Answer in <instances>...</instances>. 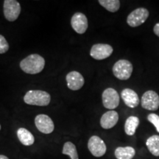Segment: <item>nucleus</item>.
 Here are the masks:
<instances>
[{"instance_id":"nucleus-8","label":"nucleus","mask_w":159,"mask_h":159,"mask_svg":"<svg viewBox=\"0 0 159 159\" xmlns=\"http://www.w3.org/2000/svg\"><path fill=\"white\" fill-rule=\"evenodd\" d=\"M35 124L38 130L44 134H49L53 132L55 125L49 116L46 114L37 115L35 119Z\"/></svg>"},{"instance_id":"nucleus-10","label":"nucleus","mask_w":159,"mask_h":159,"mask_svg":"<svg viewBox=\"0 0 159 159\" xmlns=\"http://www.w3.org/2000/svg\"><path fill=\"white\" fill-rule=\"evenodd\" d=\"M142 106L148 111H156L159 108V95L154 91H148L142 97Z\"/></svg>"},{"instance_id":"nucleus-9","label":"nucleus","mask_w":159,"mask_h":159,"mask_svg":"<svg viewBox=\"0 0 159 159\" xmlns=\"http://www.w3.org/2000/svg\"><path fill=\"white\" fill-rule=\"evenodd\" d=\"M102 99L103 105L107 109H115L119 105L118 92L112 88H108L103 91Z\"/></svg>"},{"instance_id":"nucleus-3","label":"nucleus","mask_w":159,"mask_h":159,"mask_svg":"<svg viewBox=\"0 0 159 159\" xmlns=\"http://www.w3.org/2000/svg\"><path fill=\"white\" fill-rule=\"evenodd\" d=\"M133 67L132 63L127 60H119L113 66V73L114 76L121 80H127L132 75Z\"/></svg>"},{"instance_id":"nucleus-1","label":"nucleus","mask_w":159,"mask_h":159,"mask_svg":"<svg viewBox=\"0 0 159 159\" xmlns=\"http://www.w3.org/2000/svg\"><path fill=\"white\" fill-rule=\"evenodd\" d=\"M45 66V60L38 54L30 55L20 62V68L25 73L30 75L39 74Z\"/></svg>"},{"instance_id":"nucleus-7","label":"nucleus","mask_w":159,"mask_h":159,"mask_svg":"<svg viewBox=\"0 0 159 159\" xmlns=\"http://www.w3.org/2000/svg\"><path fill=\"white\" fill-rule=\"evenodd\" d=\"M112 47L106 43H97L92 46L90 51V55L95 60H104L112 55Z\"/></svg>"},{"instance_id":"nucleus-12","label":"nucleus","mask_w":159,"mask_h":159,"mask_svg":"<svg viewBox=\"0 0 159 159\" xmlns=\"http://www.w3.org/2000/svg\"><path fill=\"white\" fill-rule=\"evenodd\" d=\"M67 86L72 91H77L83 86L85 83L84 77L78 71H73L67 74L66 77Z\"/></svg>"},{"instance_id":"nucleus-2","label":"nucleus","mask_w":159,"mask_h":159,"mask_svg":"<svg viewBox=\"0 0 159 159\" xmlns=\"http://www.w3.org/2000/svg\"><path fill=\"white\" fill-rule=\"evenodd\" d=\"M25 103L31 105L47 106L51 101V96L47 91L41 90H30L24 97Z\"/></svg>"},{"instance_id":"nucleus-13","label":"nucleus","mask_w":159,"mask_h":159,"mask_svg":"<svg viewBox=\"0 0 159 159\" xmlns=\"http://www.w3.org/2000/svg\"><path fill=\"white\" fill-rule=\"evenodd\" d=\"M121 97H122L125 104L128 106L129 108H134L137 107L140 102L138 94L136 91L130 89H125L121 93Z\"/></svg>"},{"instance_id":"nucleus-21","label":"nucleus","mask_w":159,"mask_h":159,"mask_svg":"<svg viewBox=\"0 0 159 159\" xmlns=\"http://www.w3.org/2000/svg\"><path fill=\"white\" fill-rule=\"evenodd\" d=\"M148 120L152 123L156 128L157 132L159 133V116L156 114H150L148 116Z\"/></svg>"},{"instance_id":"nucleus-16","label":"nucleus","mask_w":159,"mask_h":159,"mask_svg":"<svg viewBox=\"0 0 159 159\" xmlns=\"http://www.w3.org/2000/svg\"><path fill=\"white\" fill-rule=\"evenodd\" d=\"M114 154L117 159H132L136 155V150L132 147H119Z\"/></svg>"},{"instance_id":"nucleus-5","label":"nucleus","mask_w":159,"mask_h":159,"mask_svg":"<svg viewBox=\"0 0 159 159\" xmlns=\"http://www.w3.org/2000/svg\"><path fill=\"white\" fill-rule=\"evenodd\" d=\"M4 16L9 21H14L21 13V5L16 0H5L3 5Z\"/></svg>"},{"instance_id":"nucleus-4","label":"nucleus","mask_w":159,"mask_h":159,"mask_svg":"<svg viewBox=\"0 0 159 159\" xmlns=\"http://www.w3.org/2000/svg\"><path fill=\"white\" fill-rule=\"evenodd\" d=\"M149 17V11L144 7H139L132 11L127 18V23L130 27H136L142 25Z\"/></svg>"},{"instance_id":"nucleus-11","label":"nucleus","mask_w":159,"mask_h":159,"mask_svg":"<svg viewBox=\"0 0 159 159\" xmlns=\"http://www.w3.org/2000/svg\"><path fill=\"white\" fill-rule=\"evenodd\" d=\"M71 25L77 33L83 34L88 29V19L83 13H76L71 17Z\"/></svg>"},{"instance_id":"nucleus-23","label":"nucleus","mask_w":159,"mask_h":159,"mask_svg":"<svg viewBox=\"0 0 159 159\" xmlns=\"http://www.w3.org/2000/svg\"><path fill=\"white\" fill-rule=\"evenodd\" d=\"M153 32L157 36L159 37V22L157 23L153 27Z\"/></svg>"},{"instance_id":"nucleus-19","label":"nucleus","mask_w":159,"mask_h":159,"mask_svg":"<svg viewBox=\"0 0 159 159\" xmlns=\"http://www.w3.org/2000/svg\"><path fill=\"white\" fill-rule=\"evenodd\" d=\"M98 2L107 11L115 13L118 11L120 7V1L119 0H99Z\"/></svg>"},{"instance_id":"nucleus-18","label":"nucleus","mask_w":159,"mask_h":159,"mask_svg":"<svg viewBox=\"0 0 159 159\" xmlns=\"http://www.w3.org/2000/svg\"><path fill=\"white\" fill-rule=\"evenodd\" d=\"M146 145L151 154L154 156H159V136L153 135L148 139Z\"/></svg>"},{"instance_id":"nucleus-6","label":"nucleus","mask_w":159,"mask_h":159,"mask_svg":"<svg viewBox=\"0 0 159 159\" xmlns=\"http://www.w3.org/2000/svg\"><path fill=\"white\" fill-rule=\"evenodd\" d=\"M88 148L94 157H102L106 152L107 147L104 141L97 136H93L89 139Z\"/></svg>"},{"instance_id":"nucleus-14","label":"nucleus","mask_w":159,"mask_h":159,"mask_svg":"<svg viewBox=\"0 0 159 159\" xmlns=\"http://www.w3.org/2000/svg\"><path fill=\"white\" fill-rule=\"evenodd\" d=\"M119 120L118 113L115 111H107L102 115L100 119V125L104 129H111L114 128Z\"/></svg>"},{"instance_id":"nucleus-17","label":"nucleus","mask_w":159,"mask_h":159,"mask_svg":"<svg viewBox=\"0 0 159 159\" xmlns=\"http://www.w3.org/2000/svg\"><path fill=\"white\" fill-rule=\"evenodd\" d=\"M139 125V119L137 116H130L126 119L125 124V131L128 136H134Z\"/></svg>"},{"instance_id":"nucleus-24","label":"nucleus","mask_w":159,"mask_h":159,"mask_svg":"<svg viewBox=\"0 0 159 159\" xmlns=\"http://www.w3.org/2000/svg\"><path fill=\"white\" fill-rule=\"evenodd\" d=\"M0 159H9L7 156H3V155H0Z\"/></svg>"},{"instance_id":"nucleus-20","label":"nucleus","mask_w":159,"mask_h":159,"mask_svg":"<svg viewBox=\"0 0 159 159\" xmlns=\"http://www.w3.org/2000/svg\"><path fill=\"white\" fill-rule=\"evenodd\" d=\"M62 153L69 156L70 159H79L76 147L71 142H67L63 144Z\"/></svg>"},{"instance_id":"nucleus-22","label":"nucleus","mask_w":159,"mask_h":159,"mask_svg":"<svg viewBox=\"0 0 159 159\" xmlns=\"http://www.w3.org/2000/svg\"><path fill=\"white\" fill-rule=\"evenodd\" d=\"M9 49V44L3 35H0V54H5Z\"/></svg>"},{"instance_id":"nucleus-15","label":"nucleus","mask_w":159,"mask_h":159,"mask_svg":"<svg viewBox=\"0 0 159 159\" xmlns=\"http://www.w3.org/2000/svg\"><path fill=\"white\" fill-rule=\"evenodd\" d=\"M17 136L20 142L25 146H31L35 142L34 136L26 128H20L18 129Z\"/></svg>"},{"instance_id":"nucleus-25","label":"nucleus","mask_w":159,"mask_h":159,"mask_svg":"<svg viewBox=\"0 0 159 159\" xmlns=\"http://www.w3.org/2000/svg\"><path fill=\"white\" fill-rule=\"evenodd\" d=\"M0 130H1V125H0Z\"/></svg>"}]
</instances>
